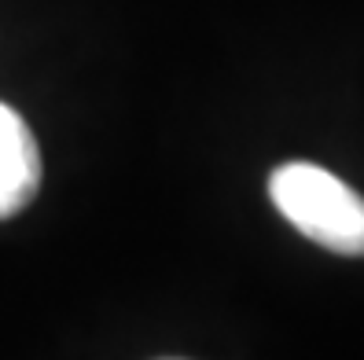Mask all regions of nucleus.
<instances>
[{
	"instance_id": "f03ea898",
	"label": "nucleus",
	"mask_w": 364,
	"mask_h": 360,
	"mask_svg": "<svg viewBox=\"0 0 364 360\" xmlns=\"http://www.w3.org/2000/svg\"><path fill=\"white\" fill-rule=\"evenodd\" d=\"M41 187V151L30 125L0 103V221L15 217L33 202Z\"/></svg>"
},
{
	"instance_id": "f257e3e1",
	"label": "nucleus",
	"mask_w": 364,
	"mask_h": 360,
	"mask_svg": "<svg viewBox=\"0 0 364 360\" xmlns=\"http://www.w3.org/2000/svg\"><path fill=\"white\" fill-rule=\"evenodd\" d=\"M269 199L306 239L342 258H364V199L313 162L272 169Z\"/></svg>"
}]
</instances>
